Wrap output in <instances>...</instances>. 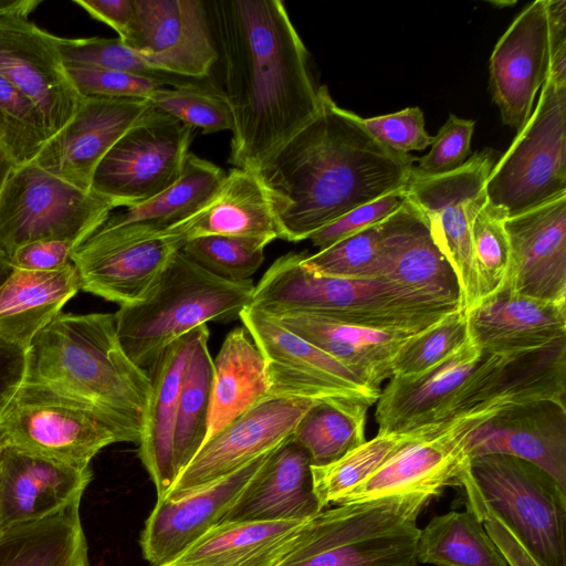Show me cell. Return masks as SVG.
<instances>
[{
  "instance_id": "1",
  "label": "cell",
  "mask_w": 566,
  "mask_h": 566,
  "mask_svg": "<svg viewBox=\"0 0 566 566\" xmlns=\"http://www.w3.org/2000/svg\"><path fill=\"white\" fill-rule=\"evenodd\" d=\"M233 115L229 163L256 170L319 105L308 51L280 0L206 2Z\"/></svg>"
},
{
  "instance_id": "2",
  "label": "cell",
  "mask_w": 566,
  "mask_h": 566,
  "mask_svg": "<svg viewBox=\"0 0 566 566\" xmlns=\"http://www.w3.org/2000/svg\"><path fill=\"white\" fill-rule=\"evenodd\" d=\"M416 157L376 140L319 86L314 116L255 170L279 239L300 242L350 210L405 189Z\"/></svg>"
},
{
  "instance_id": "3",
  "label": "cell",
  "mask_w": 566,
  "mask_h": 566,
  "mask_svg": "<svg viewBox=\"0 0 566 566\" xmlns=\"http://www.w3.org/2000/svg\"><path fill=\"white\" fill-rule=\"evenodd\" d=\"M25 384L85 405L118 442H139L150 379L123 349L114 314H59L29 346Z\"/></svg>"
},
{
  "instance_id": "4",
  "label": "cell",
  "mask_w": 566,
  "mask_h": 566,
  "mask_svg": "<svg viewBox=\"0 0 566 566\" xmlns=\"http://www.w3.org/2000/svg\"><path fill=\"white\" fill-rule=\"evenodd\" d=\"M305 252L276 259L254 285L250 307L269 316L311 314L363 327L420 332L461 308L458 303L413 292L385 280L315 274Z\"/></svg>"
},
{
  "instance_id": "5",
  "label": "cell",
  "mask_w": 566,
  "mask_h": 566,
  "mask_svg": "<svg viewBox=\"0 0 566 566\" xmlns=\"http://www.w3.org/2000/svg\"><path fill=\"white\" fill-rule=\"evenodd\" d=\"M253 291L251 279H221L179 250L140 300L114 314L119 343L146 370L167 346L196 327L239 318Z\"/></svg>"
},
{
  "instance_id": "6",
  "label": "cell",
  "mask_w": 566,
  "mask_h": 566,
  "mask_svg": "<svg viewBox=\"0 0 566 566\" xmlns=\"http://www.w3.org/2000/svg\"><path fill=\"white\" fill-rule=\"evenodd\" d=\"M437 495L402 493L324 509L276 566H418L417 518Z\"/></svg>"
},
{
  "instance_id": "7",
  "label": "cell",
  "mask_w": 566,
  "mask_h": 566,
  "mask_svg": "<svg viewBox=\"0 0 566 566\" xmlns=\"http://www.w3.org/2000/svg\"><path fill=\"white\" fill-rule=\"evenodd\" d=\"M458 485L470 490L541 566H566V489L525 460L486 454L470 460Z\"/></svg>"
},
{
  "instance_id": "8",
  "label": "cell",
  "mask_w": 566,
  "mask_h": 566,
  "mask_svg": "<svg viewBox=\"0 0 566 566\" xmlns=\"http://www.w3.org/2000/svg\"><path fill=\"white\" fill-rule=\"evenodd\" d=\"M485 193L507 218L566 195V86L546 78L525 126L493 166Z\"/></svg>"
},
{
  "instance_id": "9",
  "label": "cell",
  "mask_w": 566,
  "mask_h": 566,
  "mask_svg": "<svg viewBox=\"0 0 566 566\" xmlns=\"http://www.w3.org/2000/svg\"><path fill=\"white\" fill-rule=\"evenodd\" d=\"M116 208L32 161L18 166L0 195V250L10 259L39 240H64L77 248Z\"/></svg>"
},
{
  "instance_id": "10",
  "label": "cell",
  "mask_w": 566,
  "mask_h": 566,
  "mask_svg": "<svg viewBox=\"0 0 566 566\" xmlns=\"http://www.w3.org/2000/svg\"><path fill=\"white\" fill-rule=\"evenodd\" d=\"M496 156L495 150L485 148L448 174L411 172L406 187L408 200L424 219L433 241L455 273L460 306L465 312L479 302L472 223L488 201L485 184Z\"/></svg>"
},
{
  "instance_id": "11",
  "label": "cell",
  "mask_w": 566,
  "mask_h": 566,
  "mask_svg": "<svg viewBox=\"0 0 566 566\" xmlns=\"http://www.w3.org/2000/svg\"><path fill=\"white\" fill-rule=\"evenodd\" d=\"M193 129L151 106L103 157L91 191L117 208L161 193L180 178Z\"/></svg>"
},
{
  "instance_id": "12",
  "label": "cell",
  "mask_w": 566,
  "mask_h": 566,
  "mask_svg": "<svg viewBox=\"0 0 566 566\" xmlns=\"http://www.w3.org/2000/svg\"><path fill=\"white\" fill-rule=\"evenodd\" d=\"M7 444L75 467H90L114 431L88 407L44 387L23 384L4 413Z\"/></svg>"
},
{
  "instance_id": "13",
  "label": "cell",
  "mask_w": 566,
  "mask_h": 566,
  "mask_svg": "<svg viewBox=\"0 0 566 566\" xmlns=\"http://www.w3.org/2000/svg\"><path fill=\"white\" fill-rule=\"evenodd\" d=\"M187 235L176 226L139 234L99 227L72 253L81 290L119 306L143 297Z\"/></svg>"
},
{
  "instance_id": "14",
  "label": "cell",
  "mask_w": 566,
  "mask_h": 566,
  "mask_svg": "<svg viewBox=\"0 0 566 566\" xmlns=\"http://www.w3.org/2000/svg\"><path fill=\"white\" fill-rule=\"evenodd\" d=\"M261 350L269 395L314 400H360L374 405L380 390L361 382L349 369L315 345L250 306L239 317Z\"/></svg>"
},
{
  "instance_id": "15",
  "label": "cell",
  "mask_w": 566,
  "mask_h": 566,
  "mask_svg": "<svg viewBox=\"0 0 566 566\" xmlns=\"http://www.w3.org/2000/svg\"><path fill=\"white\" fill-rule=\"evenodd\" d=\"M566 338L511 355L484 354L434 423L535 400L565 403Z\"/></svg>"
},
{
  "instance_id": "16",
  "label": "cell",
  "mask_w": 566,
  "mask_h": 566,
  "mask_svg": "<svg viewBox=\"0 0 566 566\" xmlns=\"http://www.w3.org/2000/svg\"><path fill=\"white\" fill-rule=\"evenodd\" d=\"M315 401L265 397L207 439L164 499H180L274 450L292 437Z\"/></svg>"
},
{
  "instance_id": "17",
  "label": "cell",
  "mask_w": 566,
  "mask_h": 566,
  "mask_svg": "<svg viewBox=\"0 0 566 566\" xmlns=\"http://www.w3.org/2000/svg\"><path fill=\"white\" fill-rule=\"evenodd\" d=\"M120 40L151 67L191 78L209 77L218 49L205 1L135 0Z\"/></svg>"
},
{
  "instance_id": "18",
  "label": "cell",
  "mask_w": 566,
  "mask_h": 566,
  "mask_svg": "<svg viewBox=\"0 0 566 566\" xmlns=\"http://www.w3.org/2000/svg\"><path fill=\"white\" fill-rule=\"evenodd\" d=\"M495 411L434 423L423 436L396 452L382 467L348 492L338 503L412 493H441L458 485L470 462L468 444L473 431Z\"/></svg>"
},
{
  "instance_id": "19",
  "label": "cell",
  "mask_w": 566,
  "mask_h": 566,
  "mask_svg": "<svg viewBox=\"0 0 566 566\" xmlns=\"http://www.w3.org/2000/svg\"><path fill=\"white\" fill-rule=\"evenodd\" d=\"M55 36L23 15H0V76L41 109L52 135L76 113L83 96L70 80Z\"/></svg>"
},
{
  "instance_id": "20",
  "label": "cell",
  "mask_w": 566,
  "mask_h": 566,
  "mask_svg": "<svg viewBox=\"0 0 566 566\" xmlns=\"http://www.w3.org/2000/svg\"><path fill=\"white\" fill-rule=\"evenodd\" d=\"M150 107L147 99L83 96L74 116L44 143L32 163L91 191L103 157Z\"/></svg>"
},
{
  "instance_id": "21",
  "label": "cell",
  "mask_w": 566,
  "mask_h": 566,
  "mask_svg": "<svg viewBox=\"0 0 566 566\" xmlns=\"http://www.w3.org/2000/svg\"><path fill=\"white\" fill-rule=\"evenodd\" d=\"M551 38L546 0L530 3L495 44L490 57V92L504 125L520 132L548 76Z\"/></svg>"
},
{
  "instance_id": "22",
  "label": "cell",
  "mask_w": 566,
  "mask_h": 566,
  "mask_svg": "<svg viewBox=\"0 0 566 566\" xmlns=\"http://www.w3.org/2000/svg\"><path fill=\"white\" fill-rule=\"evenodd\" d=\"M510 269L501 289L566 303V195L509 217Z\"/></svg>"
},
{
  "instance_id": "23",
  "label": "cell",
  "mask_w": 566,
  "mask_h": 566,
  "mask_svg": "<svg viewBox=\"0 0 566 566\" xmlns=\"http://www.w3.org/2000/svg\"><path fill=\"white\" fill-rule=\"evenodd\" d=\"M272 451L180 499L157 500L140 535L144 558L165 566L220 523Z\"/></svg>"
},
{
  "instance_id": "24",
  "label": "cell",
  "mask_w": 566,
  "mask_h": 566,
  "mask_svg": "<svg viewBox=\"0 0 566 566\" xmlns=\"http://www.w3.org/2000/svg\"><path fill=\"white\" fill-rule=\"evenodd\" d=\"M512 455L541 468L566 489V405L535 400L499 409L472 433L469 459Z\"/></svg>"
},
{
  "instance_id": "25",
  "label": "cell",
  "mask_w": 566,
  "mask_h": 566,
  "mask_svg": "<svg viewBox=\"0 0 566 566\" xmlns=\"http://www.w3.org/2000/svg\"><path fill=\"white\" fill-rule=\"evenodd\" d=\"M92 480L90 467H75L21 448L0 449V533L51 516L81 501Z\"/></svg>"
},
{
  "instance_id": "26",
  "label": "cell",
  "mask_w": 566,
  "mask_h": 566,
  "mask_svg": "<svg viewBox=\"0 0 566 566\" xmlns=\"http://www.w3.org/2000/svg\"><path fill=\"white\" fill-rule=\"evenodd\" d=\"M465 313L470 339L483 354L523 353L566 338V303L500 289Z\"/></svg>"
},
{
  "instance_id": "27",
  "label": "cell",
  "mask_w": 566,
  "mask_h": 566,
  "mask_svg": "<svg viewBox=\"0 0 566 566\" xmlns=\"http://www.w3.org/2000/svg\"><path fill=\"white\" fill-rule=\"evenodd\" d=\"M483 355L469 338L455 353L423 373L390 377L376 401L377 433H407L434 423Z\"/></svg>"
},
{
  "instance_id": "28",
  "label": "cell",
  "mask_w": 566,
  "mask_h": 566,
  "mask_svg": "<svg viewBox=\"0 0 566 566\" xmlns=\"http://www.w3.org/2000/svg\"><path fill=\"white\" fill-rule=\"evenodd\" d=\"M321 511L310 455L291 437L270 453L220 522L302 521Z\"/></svg>"
},
{
  "instance_id": "29",
  "label": "cell",
  "mask_w": 566,
  "mask_h": 566,
  "mask_svg": "<svg viewBox=\"0 0 566 566\" xmlns=\"http://www.w3.org/2000/svg\"><path fill=\"white\" fill-rule=\"evenodd\" d=\"M380 227L384 252L381 280L460 305L455 273L433 241L424 219L408 198L380 222Z\"/></svg>"
},
{
  "instance_id": "30",
  "label": "cell",
  "mask_w": 566,
  "mask_h": 566,
  "mask_svg": "<svg viewBox=\"0 0 566 566\" xmlns=\"http://www.w3.org/2000/svg\"><path fill=\"white\" fill-rule=\"evenodd\" d=\"M203 326L171 343L148 367L151 389L138 444L139 458L156 486L157 500L166 496L177 479L172 469V442L179 396L191 349Z\"/></svg>"
},
{
  "instance_id": "31",
  "label": "cell",
  "mask_w": 566,
  "mask_h": 566,
  "mask_svg": "<svg viewBox=\"0 0 566 566\" xmlns=\"http://www.w3.org/2000/svg\"><path fill=\"white\" fill-rule=\"evenodd\" d=\"M273 318L332 356L366 386L377 390L392 376V363L401 346L416 334L363 327L311 314H287Z\"/></svg>"
},
{
  "instance_id": "32",
  "label": "cell",
  "mask_w": 566,
  "mask_h": 566,
  "mask_svg": "<svg viewBox=\"0 0 566 566\" xmlns=\"http://www.w3.org/2000/svg\"><path fill=\"white\" fill-rule=\"evenodd\" d=\"M80 290L72 262L53 271L13 269L0 285V337L29 348Z\"/></svg>"
},
{
  "instance_id": "33",
  "label": "cell",
  "mask_w": 566,
  "mask_h": 566,
  "mask_svg": "<svg viewBox=\"0 0 566 566\" xmlns=\"http://www.w3.org/2000/svg\"><path fill=\"white\" fill-rule=\"evenodd\" d=\"M307 520L220 522L165 566H276Z\"/></svg>"
},
{
  "instance_id": "34",
  "label": "cell",
  "mask_w": 566,
  "mask_h": 566,
  "mask_svg": "<svg viewBox=\"0 0 566 566\" xmlns=\"http://www.w3.org/2000/svg\"><path fill=\"white\" fill-rule=\"evenodd\" d=\"M176 226L188 240L202 235H228L271 243L279 239L269 198L252 169H231L216 196L201 210Z\"/></svg>"
},
{
  "instance_id": "35",
  "label": "cell",
  "mask_w": 566,
  "mask_h": 566,
  "mask_svg": "<svg viewBox=\"0 0 566 566\" xmlns=\"http://www.w3.org/2000/svg\"><path fill=\"white\" fill-rule=\"evenodd\" d=\"M269 390L261 350L244 326L235 327L213 360L206 440L270 396Z\"/></svg>"
},
{
  "instance_id": "36",
  "label": "cell",
  "mask_w": 566,
  "mask_h": 566,
  "mask_svg": "<svg viewBox=\"0 0 566 566\" xmlns=\"http://www.w3.org/2000/svg\"><path fill=\"white\" fill-rule=\"evenodd\" d=\"M226 174L211 161L189 153L180 178L161 193L111 214L101 226L146 234L185 221L219 191Z\"/></svg>"
},
{
  "instance_id": "37",
  "label": "cell",
  "mask_w": 566,
  "mask_h": 566,
  "mask_svg": "<svg viewBox=\"0 0 566 566\" xmlns=\"http://www.w3.org/2000/svg\"><path fill=\"white\" fill-rule=\"evenodd\" d=\"M80 503L1 532L0 566H90Z\"/></svg>"
},
{
  "instance_id": "38",
  "label": "cell",
  "mask_w": 566,
  "mask_h": 566,
  "mask_svg": "<svg viewBox=\"0 0 566 566\" xmlns=\"http://www.w3.org/2000/svg\"><path fill=\"white\" fill-rule=\"evenodd\" d=\"M417 559L436 566H507L482 522L468 509L438 515L420 528Z\"/></svg>"
},
{
  "instance_id": "39",
  "label": "cell",
  "mask_w": 566,
  "mask_h": 566,
  "mask_svg": "<svg viewBox=\"0 0 566 566\" xmlns=\"http://www.w3.org/2000/svg\"><path fill=\"white\" fill-rule=\"evenodd\" d=\"M369 407L360 400H316L298 421L292 440L308 453L311 465L333 463L366 441Z\"/></svg>"
},
{
  "instance_id": "40",
  "label": "cell",
  "mask_w": 566,
  "mask_h": 566,
  "mask_svg": "<svg viewBox=\"0 0 566 566\" xmlns=\"http://www.w3.org/2000/svg\"><path fill=\"white\" fill-rule=\"evenodd\" d=\"M208 340L209 328L205 325L191 349L179 396L172 442L176 478L195 458L207 436L213 374Z\"/></svg>"
},
{
  "instance_id": "41",
  "label": "cell",
  "mask_w": 566,
  "mask_h": 566,
  "mask_svg": "<svg viewBox=\"0 0 566 566\" xmlns=\"http://www.w3.org/2000/svg\"><path fill=\"white\" fill-rule=\"evenodd\" d=\"M434 423L407 433L376 434L323 467L311 465L314 493L322 510L338 504L355 486L382 467L396 452L423 436Z\"/></svg>"
},
{
  "instance_id": "42",
  "label": "cell",
  "mask_w": 566,
  "mask_h": 566,
  "mask_svg": "<svg viewBox=\"0 0 566 566\" xmlns=\"http://www.w3.org/2000/svg\"><path fill=\"white\" fill-rule=\"evenodd\" d=\"M55 41L64 66L95 67L132 73L149 77L166 87H182L200 83L207 78L185 77L156 70L119 38L66 39L55 36Z\"/></svg>"
},
{
  "instance_id": "43",
  "label": "cell",
  "mask_w": 566,
  "mask_h": 566,
  "mask_svg": "<svg viewBox=\"0 0 566 566\" xmlns=\"http://www.w3.org/2000/svg\"><path fill=\"white\" fill-rule=\"evenodd\" d=\"M302 265L324 276L381 280L384 252L380 223L346 237L314 254L305 253Z\"/></svg>"
},
{
  "instance_id": "44",
  "label": "cell",
  "mask_w": 566,
  "mask_h": 566,
  "mask_svg": "<svg viewBox=\"0 0 566 566\" xmlns=\"http://www.w3.org/2000/svg\"><path fill=\"white\" fill-rule=\"evenodd\" d=\"M146 99L181 123L201 128L203 134L233 129V115L226 94L209 77L182 87H159Z\"/></svg>"
},
{
  "instance_id": "45",
  "label": "cell",
  "mask_w": 566,
  "mask_h": 566,
  "mask_svg": "<svg viewBox=\"0 0 566 566\" xmlns=\"http://www.w3.org/2000/svg\"><path fill=\"white\" fill-rule=\"evenodd\" d=\"M50 137L39 106L0 76V143L17 167L31 163Z\"/></svg>"
},
{
  "instance_id": "46",
  "label": "cell",
  "mask_w": 566,
  "mask_h": 566,
  "mask_svg": "<svg viewBox=\"0 0 566 566\" xmlns=\"http://www.w3.org/2000/svg\"><path fill=\"white\" fill-rule=\"evenodd\" d=\"M469 338L467 313L458 308L416 333L401 346L392 363V376L423 373L455 353Z\"/></svg>"
},
{
  "instance_id": "47",
  "label": "cell",
  "mask_w": 566,
  "mask_h": 566,
  "mask_svg": "<svg viewBox=\"0 0 566 566\" xmlns=\"http://www.w3.org/2000/svg\"><path fill=\"white\" fill-rule=\"evenodd\" d=\"M268 244L259 239L202 235L188 240L181 251L216 276L229 281H244L262 265Z\"/></svg>"
},
{
  "instance_id": "48",
  "label": "cell",
  "mask_w": 566,
  "mask_h": 566,
  "mask_svg": "<svg viewBox=\"0 0 566 566\" xmlns=\"http://www.w3.org/2000/svg\"><path fill=\"white\" fill-rule=\"evenodd\" d=\"M506 218L502 210L486 201L472 223L479 302L503 286L510 269L511 248L505 228Z\"/></svg>"
},
{
  "instance_id": "49",
  "label": "cell",
  "mask_w": 566,
  "mask_h": 566,
  "mask_svg": "<svg viewBox=\"0 0 566 566\" xmlns=\"http://www.w3.org/2000/svg\"><path fill=\"white\" fill-rule=\"evenodd\" d=\"M475 122L450 114L433 136L431 149L417 158L412 172L420 176H438L461 167L468 159Z\"/></svg>"
},
{
  "instance_id": "50",
  "label": "cell",
  "mask_w": 566,
  "mask_h": 566,
  "mask_svg": "<svg viewBox=\"0 0 566 566\" xmlns=\"http://www.w3.org/2000/svg\"><path fill=\"white\" fill-rule=\"evenodd\" d=\"M65 70L78 94L85 97L146 99L163 87L149 77L126 72L78 66Z\"/></svg>"
},
{
  "instance_id": "51",
  "label": "cell",
  "mask_w": 566,
  "mask_h": 566,
  "mask_svg": "<svg viewBox=\"0 0 566 566\" xmlns=\"http://www.w3.org/2000/svg\"><path fill=\"white\" fill-rule=\"evenodd\" d=\"M361 123L376 140L401 155L423 150L433 142V136L426 130L423 114L419 107H407L375 117H361Z\"/></svg>"
},
{
  "instance_id": "52",
  "label": "cell",
  "mask_w": 566,
  "mask_h": 566,
  "mask_svg": "<svg viewBox=\"0 0 566 566\" xmlns=\"http://www.w3.org/2000/svg\"><path fill=\"white\" fill-rule=\"evenodd\" d=\"M407 201L406 188L359 206L313 233L308 240L319 250L380 223Z\"/></svg>"
},
{
  "instance_id": "53",
  "label": "cell",
  "mask_w": 566,
  "mask_h": 566,
  "mask_svg": "<svg viewBox=\"0 0 566 566\" xmlns=\"http://www.w3.org/2000/svg\"><path fill=\"white\" fill-rule=\"evenodd\" d=\"M467 509L482 522L486 533L499 547L507 566H541L514 533L468 489H463Z\"/></svg>"
},
{
  "instance_id": "54",
  "label": "cell",
  "mask_w": 566,
  "mask_h": 566,
  "mask_svg": "<svg viewBox=\"0 0 566 566\" xmlns=\"http://www.w3.org/2000/svg\"><path fill=\"white\" fill-rule=\"evenodd\" d=\"M75 245L64 240H39L27 243L10 256L15 270L53 271L71 263Z\"/></svg>"
},
{
  "instance_id": "55",
  "label": "cell",
  "mask_w": 566,
  "mask_h": 566,
  "mask_svg": "<svg viewBox=\"0 0 566 566\" xmlns=\"http://www.w3.org/2000/svg\"><path fill=\"white\" fill-rule=\"evenodd\" d=\"M28 349L0 337V422L25 382Z\"/></svg>"
},
{
  "instance_id": "56",
  "label": "cell",
  "mask_w": 566,
  "mask_h": 566,
  "mask_svg": "<svg viewBox=\"0 0 566 566\" xmlns=\"http://www.w3.org/2000/svg\"><path fill=\"white\" fill-rule=\"evenodd\" d=\"M92 18L106 23L114 29L120 39L135 11V0H74Z\"/></svg>"
},
{
  "instance_id": "57",
  "label": "cell",
  "mask_w": 566,
  "mask_h": 566,
  "mask_svg": "<svg viewBox=\"0 0 566 566\" xmlns=\"http://www.w3.org/2000/svg\"><path fill=\"white\" fill-rule=\"evenodd\" d=\"M551 51L566 43V1L546 0Z\"/></svg>"
},
{
  "instance_id": "58",
  "label": "cell",
  "mask_w": 566,
  "mask_h": 566,
  "mask_svg": "<svg viewBox=\"0 0 566 566\" xmlns=\"http://www.w3.org/2000/svg\"><path fill=\"white\" fill-rule=\"evenodd\" d=\"M547 77L559 86H566V43L551 51Z\"/></svg>"
},
{
  "instance_id": "59",
  "label": "cell",
  "mask_w": 566,
  "mask_h": 566,
  "mask_svg": "<svg viewBox=\"0 0 566 566\" xmlns=\"http://www.w3.org/2000/svg\"><path fill=\"white\" fill-rule=\"evenodd\" d=\"M41 2V0H0V15L29 17Z\"/></svg>"
},
{
  "instance_id": "60",
  "label": "cell",
  "mask_w": 566,
  "mask_h": 566,
  "mask_svg": "<svg viewBox=\"0 0 566 566\" xmlns=\"http://www.w3.org/2000/svg\"><path fill=\"white\" fill-rule=\"evenodd\" d=\"M17 165L0 143V195Z\"/></svg>"
},
{
  "instance_id": "61",
  "label": "cell",
  "mask_w": 566,
  "mask_h": 566,
  "mask_svg": "<svg viewBox=\"0 0 566 566\" xmlns=\"http://www.w3.org/2000/svg\"><path fill=\"white\" fill-rule=\"evenodd\" d=\"M10 259L0 250V285L12 272Z\"/></svg>"
},
{
  "instance_id": "62",
  "label": "cell",
  "mask_w": 566,
  "mask_h": 566,
  "mask_svg": "<svg viewBox=\"0 0 566 566\" xmlns=\"http://www.w3.org/2000/svg\"><path fill=\"white\" fill-rule=\"evenodd\" d=\"M6 444V441H4V438H3V434H2V431L0 430V449L1 447Z\"/></svg>"
}]
</instances>
